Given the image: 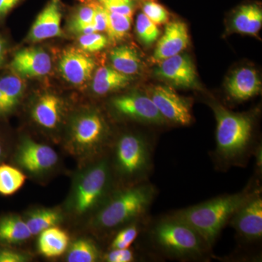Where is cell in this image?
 <instances>
[{"instance_id": "obj_1", "label": "cell", "mask_w": 262, "mask_h": 262, "mask_svg": "<svg viewBox=\"0 0 262 262\" xmlns=\"http://www.w3.org/2000/svg\"><path fill=\"white\" fill-rule=\"evenodd\" d=\"M254 193L246 189L237 194L217 196L173 215L192 227L211 248L226 224Z\"/></svg>"}, {"instance_id": "obj_2", "label": "cell", "mask_w": 262, "mask_h": 262, "mask_svg": "<svg viewBox=\"0 0 262 262\" xmlns=\"http://www.w3.org/2000/svg\"><path fill=\"white\" fill-rule=\"evenodd\" d=\"M149 236L157 251L176 259L201 258L211 248L192 227L173 214L154 222Z\"/></svg>"}, {"instance_id": "obj_3", "label": "cell", "mask_w": 262, "mask_h": 262, "mask_svg": "<svg viewBox=\"0 0 262 262\" xmlns=\"http://www.w3.org/2000/svg\"><path fill=\"white\" fill-rule=\"evenodd\" d=\"M216 120L215 154L225 166L241 163L251 150L253 121L249 115L234 113L221 104L212 105Z\"/></svg>"}, {"instance_id": "obj_4", "label": "cell", "mask_w": 262, "mask_h": 262, "mask_svg": "<svg viewBox=\"0 0 262 262\" xmlns=\"http://www.w3.org/2000/svg\"><path fill=\"white\" fill-rule=\"evenodd\" d=\"M155 188L141 183L114 194L95 215L93 225L99 230H113L137 220L149 211L154 201Z\"/></svg>"}, {"instance_id": "obj_5", "label": "cell", "mask_w": 262, "mask_h": 262, "mask_svg": "<svg viewBox=\"0 0 262 262\" xmlns=\"http://www.w3.org/2000/svg\"><path fill=\"white\" fill-rule=\"evenodd\" d=\"M111 184V170L108 160L96 162L77 177L68 201V209L82 215L101 204Z\"/></svg>"}, {"instance_id": "obj_6", "label": "cell", "mask_w": 262, "mask_h": 262, "mask_svg": "<svg viewBox=\"0 0 262 262\" xmlns=\"http://www.w3.org/2000/svg\"><path fill=\"white\" fill-rule=\"evenodd\" d=\"M114 162L117 174L130 182H142L152 168V147L139 134L120 136L115 146Z\"/></svg>"}, {"instance_id": "obj_7", "label": "cell", "mask_w": 262, "mask_h": 262, "mask_svg": "<svg viewBox=\"0 0 262 262\" xmlns=\"http://www.w3.org/2000/svg\"><path fill=\"white\" fill-rule=\"evenodd\" d=\"M108 134L107 125L101 114L96 111L83 112L71 122L69 148L77 156H90L102 149Z\"/></svg>"}, {"instance_id": "obj_8", "label": "cell", "mask_w": 262, "mask_h": 262, "mask_svg": "<svg viewBox=\"0 0 262 262\" xmlns=\"http://www.w3.org/2000/svg\"><path fill=\"white\" fill-rule=\"evenodd\" d=\"M13 160L20 168L38 175L54 168L58 157L51 146L24 138L17 146Z\"/></svg>"}, {"instance_id": "obj_9", "label": "cell", "mask_w": 262, "mask_h": 262, "mask_svg": "<svg viewBox=\"0 0 262 262\" xmlns=\"http://www.w3.org/2000/svg\"><path fill=\"white\" fill-rule=\"evenodd\" d=\"M114 111L120 116L151 125L167 123L147 95L132 93L117 96L111 101Z\"/></svg>"}, {"instance_id": "obj_10", "label": "cell", "mask_w": 262, "mask_h": 262, "mask_svg": "<svg viewBox=\"0 0 262 262\" xmlns=\"http://www.w3.org/2000/svg\"><path fill=\"white\" fill-rule=\"evenodd\" d=\"M149 97L167 122L189 125L192 122L190 105L167 86L158 85L151 90Z\"/></svg>"}, {"instance_id": "obj_11", "label": "cell", "mask_w": 262, "mask_h": 262, "mask_svg": "<svg viewBox=\"0 0 262 262\" xmlns=\"http://www.w3.org/2000/svg\"><path fill=\"white\" fill-rule=\"evenodd\" d=\"M231 223L245 241H258L262 237V198L255 192L231 218Z\"/></svg>"}, {"instance_id": "obj_12", "label": "cell", "mask_w": 262, "mask_h": 262, "mask_svg": "<svg viewBox=\"0 0 262 262\" xmlns=\"http://www.w3.org/2000/svg\"><path fill=\"white\" fill-rule=\"evenodd\" d=\"M155 75L176 87L191 89L196 85V71L187 54H177L159 62Z\"/></svg>"}, {"instance_id": "obj_13", "label": "cell", "mask_w": 262, "mask_h": 262, "mask_svg": "<svg viewBox=\"0 0 262 262\" xmlns=\"http://www.w3.org/2000/svg\"><path fill=\"white\" fill-rule=\"evenodd\" d=\"M9 67L12 72L19 77L37 78L50 73L51 58L42 48H26L15 53Z\"/></svg>"}, {"instance_id": "obj_14", "label": "cell", "mask_w": 262, "mask_h": 262, "mask_svg": "<svg viewBox=\"0 0 262 262\" xmlns=\"http://www.w3.org/2000/svg\"><path fill=\"white\" fill-rule=\"evenodd\" d=\"M96 62L89 55L75 48L63 52L58 68L62 77L75 85H82L91 78Z\"/></svg>"}, {"instance_id": "obj_15", "label": "cell", "mask_w": 262, "mask_h": 262, "mask_svg": "<svg viewBox=\"0 0 262 262\" xmlns=\"http://www.w3.org/2000/svg\"><path fill=\"white\" fill-rule=\"evenodd\" d=\"M189 36L187 25L180 20L167 24L165 32L155 48L151 61L159 62L182 53L187 47Z\"/></svg>"}, {"instance_id": "obj_16", "label": "cell", "mask_w": 262, "mask_h": 262, "mask_svg": "<svg viewBox=\"0 0 262 262\" xmlns=\"http://www.w3.org/2000/svg\"><path fill=\"white\" fill-rule=\"evenodd\" d=\"M60 0H51L38 15L28 35L31 42H39L63 35L61 27V11Z\"/></svg>"}, {"instance_id": "obj_17", "label": "cell", "mask_w": 262, "mask_h": 262, "mask_svg": "<svg viewBox=\"0 0 262 262\" xmlns=\"http://www.w3.org/2000/svg\"><path fill=\"white\" fill-rule=\"evenodd\" d=\"M31 115L33 120L47 130H54L61 123L63 103L55 94H42L33 105Z\"/></svg>"}, {"instance_id": "obj_18", "label": "cell", "mask_w": 262, "mask_h": 262, "mask_svg": "<svg viewBox=\"0 0 262 262\" xmlns=\"http://www.w3.org/2000/svg\"><path fill=\"white\" fill-rule=\"evenodd\" d=\"M261 82L256 70L243 67L236 70L227 82V91L230 97L237 101H246L261 91Z\"/></svg>"}, {"instance_id": "obj_19", "label": "cell", "mask_w": 262, "mask_h": 262, "mask_svg": "<svg viewBox=\"0 0 262 262\" xmlns=\"http://www.w3.org/2000/svg\"><path fill=\"white\" fill-rule=\"evenodd\" d=\"M32 236L25 220L19 215L10 213L0 217V244L2 246L20 244Z\"/></svg>"}, {"instance_id": "obj_20", "label": "cell", "mask_w": 262, "mask_h": 262, "mask_svg": "<svg viewBox=\"0 0 262 262\" xmlns=\"http://www.w3.org/2000/svg\"><path fill=\"white\" fill-rule=\"evenodd\" d=\"M70 237L59 227H52L39 234L37 247L39 253L48 258L61 256L67 249Z\"/></svg>"}, {"instance_id": "obj_21", "label": "cell", "mask_w": 262, "mask_h": 262, "mask_svg": "<svg viewBox=\"0 0 262 262\" xmlns=\"http://www.w3.org/2000/svg\"><path fill=\"white\" fill-rule=\"evenodd\" d=\"M262 25V12L256 5H243L237 10L231 21L234 32L256 35Z\"/></svg>"}, {"instance_id": "obj_22", "label": "cell", "mask_w": 262, "mask_h": 262, "mask_svg": "<svg viewBox=\"0 0 262 262\" xmlns=\"http://www.w3.org/2000/svg\"><path fill=\"white\" fill-rule=\"evenodd\" d=\"M128 75H123L111 67H101L96 71L92 82L94 94L102 96L119 91L130 83Z\"/></svg>"}, {"instance_id": "obj_23", "label": "cell", "mask_w": 262, "mask_h": 262, "mask_svg": "<svg viewBox=\"0 0 262 262\" xmlns=\"http://www.w3.org/2000/svg\"><path fill=\"white\" fill-rule=\"evenodd\" d=\"M110 61L113 68L123 75H135L140 70L141 59L139 53L128 46L114 48L110 53Z\"/></svg>"}, {"instance_id": "obj_24", "label": "cell", "mask_w": 262, "mask_h": 262, "mask_svg": "<svg viewBox=\"0 0 262 262\" xmlns=\"http://www.w3.org/2000/svg\"><path fill=\"white\" fill-rule=\"evenodd\" d=\"M24 91L22 77L13 73L0 77V92L4 101L6 115L13 111L21 99Z\"/></svg>"}, {"instance_id": "obj_25", "label": "cell", "mask_w": 262, "mask_h": 262, "mask_svg": "<svg viewBox=\"0 0 262 262\" xmlns=\"http://www.w3.org/2000/svg\"><path fill=\"white\" fill-rule=\"evenodd\" d=\"M24 220L32 235H36L59 224L63 220V216L58 210L43 208L30 212Z\"/></svg>"}, {"instance_id": "obj_26", "label": "cell", "mask_w": 262, "mask_h": 262, "mask_svg": "<svg viewBox=\"0 0 262 262\" xmlns=\"http://www.w3.org/2000/svg\"><path fill=\"white\" fill-rule=\"evenodd\" d=\"M26 176L18 168L0 164V195L11 196L23 187Z\"/></svg>"}, {"instance_id": "obj_27", "label": "cell", "mask_w": 262, "mask_h": 262, "mask_svg": "<svg viewBox=\"0 0 262 262\" xmlns=\"http://www.w3.org/2000/svg\"><path fill=\"white\" fill-rule=\"evenodd\" d=\"M95 7L96 3H87L77 8L69 24L70 32L80 35L96 32L93 25Z\"/></svg>"}, {"instance_id": "obj_28", "label": "cell", "mask_w": 262, "mask_h": 262, "mask_svg": "<svg viewBox=\"0 0 262 262\" xmlns=\"http://www.w3.org/2000/svg\"><path fill=\"white\" fill-rule=\"evenodd\" d=\"M96 245L88 239H79L71 245L67 254L69 262H94L99 258Z\"/></svg>"}, {"instance_id": "obj_29", "label": "cell", "mask_w": 262, "mask_h": 262, "mask_svg": "<svg viewBox=\"0 0 262 262\" xmlns=\"http://www.w3.org/2000/svg\"><path fill=\"white\" fill-rule=\"evenodd\" d=\"M107 27L106 32L111 42H117L125 38L131 27L132 17L108 11Z\"/></svg>"}, {"instance_id": "obj_30", "label": "cell", "mask_w": 262, "mask_h": 262, "mask_svg": "<svg viewBox=\"0 0 262 262\" xmlns=\"http://www.w3.org/2000/svg\"><path fill=\"white\" fill-rule=\"evenodd\" d=\"M136 32L141 42L146 46H151L156 42L160 33L158 26L143 13L136 19Z\"/></svg>"}, {"instance_id": "obj_31", "label": "cell", "mask_w": 262, "mask_h": 262, "mask_svg": "<svg viewBox=\"0 0 262 262\" xmlns=\"http://www.w3.org/2000/svg\"><path fill=\"white\" fill-rule=\"evenodd\" d=\"M78 43L82 51L94 53L102 51L103 48H106L108 39L106 36L98 32H94L80 35Z\"/></svg>"}, {"instance_id": "obj_32", "label": "cell", "mask_w": 262, "mask_h": 262, "mask_svg": "<svg viewBox=\"0 0 262 262\" xmlns=\"http://www.w3.org/2000/svg\"><path fill=\"white\" fill-rule=\"evenodd\" d=\"M143 13L156 25L166 24L169 20L167 10L154 0H146L142 5Z\"/></svg>"}, {"instance_id": "obj_33", "label": "cell", "mask_w": 262, "mask_h": 262, "mask_svg": "<svg viewBox=\"0 0 262 262\" xmlns=\"http://www.w3.org/2000/svg\"><path fill=\"white\" fill-rule=\"evenodd\" d=\"M135 0H98L103 8L111 13L132 17L135 10Z\"/></svg>"}, {"instance_id": "obj_34", "label": "cell", "mask_w": 262, "mask_h": 262, "mask_svg": "<svg viewBox=\"0 0 262 262\" xmlns=\"http://www.w3.org/2000/svg\"><path fill=\"white\" fill-rule=\"evenodd\" d=\"M107 10L105 9L100 3H96L94 20H93V25H94L96 32H105L106 30V27H107Z\"/></svg>"}, {"instance_id": "obj_35", "label": "cell", "mask_w": 262, "mask_h": 262, "mask_svg": "<svg viewBox=\"0 0 262 262\" xmlns=\"http://www.w3.org/2000/svg\"><path fill=\"white\" fill-rule=\"evenodd\" d=\"M134 253L129 248L112 249L104 256V259L108 262H130L134 261Z\"/></svg>"}, {"instance_id": "obj_36", "label": "cell", "mask_w": 262, "mask_h": 262, "mask_svg": "<svg viewBox=\"0 0 262 262\" xmlns=\"http://www.w3.org/2000/svg\"><path fill=\"white\" fill-rule=\"evenodd\" d=\"M139 229L136 225L127 226L117 233L114 239L121 241L130 248L131 244L135 241L139 234Z\"/></svg>"}, {"instance_id": "obj_37", "label": "cell", "mask_w": 262, "mask_h": 262, "mask_svg": "<svg viewBox=\"0 0 262 262\" xmlns=\"http://www.w3.org/2000/svg\"><path fill=\"white\" fill-rule=\"evenodd\" d=\"M27 257L24 253L7 247L0 248V262H24Z\"/></svg>"}, {"instance_id": "obj_38", "label": "cell", "mask_w": 262, "mask_h": 262, "mask_svg": "<svg viewBox=\"0 0 262 262\" xmlns=\"http://www.w3.org/2000/svg\"><path fill=\"white\" fill-rule=\"evenodd\" d=\"M20 0H0V20L18 4Z\"/></svg>"}, {"instance_id": "obj_39", "label": "cell", "mask_w": 262, "mask_h": 262, "mask_svg": "<svg viewBox=\"0 0 262 262\" xmlns=\"http://www.w3.org/2000/svg\"><path fill=\"white\" fill-rule=\"evenodd\" d=\"M7 53H8V42L6 39L0 34V68L5 63Z\"/></svg>"}, {"instance_id": "obj_40", "label": "cell", "mask_w": 262, "mask_h": 262, "mask_svg": "<svg viewBox=\"0 0 262 262\" xmlns=\"http://www.w3.org/2000/svg\"><path fill=\"white\" fill-rule=\"evenodd\" d=\"M8 152V143L4 135L0 132V164L4 160Z\"/></svg>"}, {"instance_id": "obj_41", "label": "cell", "mask_w": 262, "mask_h": 262, "mask_svg": "<svg viewBox=\"0 0 262 262\" xmlns=\"http://www.w3.org/2000/svg\"><path fill=\"white\" fill-rule=\"evenodd\" d=\"M5 115H6V113H5L4 101H3V96L0 92V117H4Z\"/></svg>"}, {"instance_id": "obj_42", "label": "cell", "mask_w": 262, "mask_h": 262, "mask_svg": "<svg viewBox=\"0 0 262 262\" xmlns=\"http://www.w3.org/2000/svg\"><path fill=\"white\" fill-rule=\"evenodd\" d=\"M82 1H83V2H91V1H92V0H82Z\"/></svg>"}]
</instances>
